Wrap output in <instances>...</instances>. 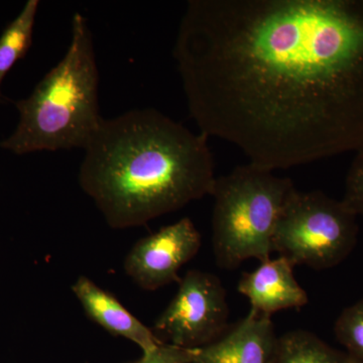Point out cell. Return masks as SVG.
Returning <instances> with one entry per match:
<instances>
[{
	"instance_id": "12",
	"label": "cell",
	"mask_w": 363,
	"mask_h": 363,
	"mask_svg": "<svg viewBox=\"0 0 363 363\" xmlns=\"http://www.w3.org/2000/svg\"><path fill=\"white\" fill-rule=\"evenodd\" d=\"M39 4L38 0H28L18 16L4 28L0 35V88L7 73L18 60L25 58L32 45Z\"/></svg>"
},
{
	"instance_id": "5",
	"label": "cell",
	"mask_w": 363,
	"mask_h": 363,
	"mask_svg": "<svg viewBox=\"0 0 363 363\" xmlns=\"http://www.w3.org/2000/svg\"><path fill=\"white\" fill-rule=\"evenodd\" d=\"M357 216L321 191L291 193L274 231V252L316 271L344 262L357 243Z\"/></svg>"
},
{
	"instance_id": "15",
	"label": "cell",
	"mask_w": 363,
	"mask_h": 363,
	"mask_svg": "<svg viewBox=\"0 0 363 363\" xmlns=\"http://www.w3.org/2000/svg\"><path fill=\"white\" fill-rule=\"evenodd\" d=\"M193 350L172 344H160L155 350L143 353V357L131 363H192Z\"/></svg>"
},
{
	"instance_id": "4",
	"label": "cell",
	"mask_w": 363,
	"mask_h": 363,
	"mask_svg": "<svg viewBox=\"0 0 363 363\" xmlns=\"http://www.w3.org/2000/svg\"><path fill=\"white\" fill-rule=\"evenodd\" d=\"M293 181L272 169L248 162L215 179L211 195L212 247L216 264L238 269L250 259H271L274 231L291 193Z\"/></svg>"
},
{
	"instance_id": "14",
	"label": "cell",
	"mask_w": 363,
	"mask_h": 363,
	"mask_svg": "<svg viewBox=\"0 0 363 363\" xmlns=\"http://www.w3.org/2000/svg\"><path fill=\"white\" fill-rule=\"evenodd\" d=\"M355 152L346 176L342 201L357 217L363 218V145Z\"/></svg>"
},
{
	"instance_id": "1",
	"label": "cell",
	"mask_w": 363,
	"mask_h": 363,
	"mask_svg": "<svg viewBox=\"0 0 363 363\" xmlns=\"http://www.w3.org/2000/svg\"><path fill=\"white\" fill-rule=\"evenodd\" d=\"M173 57L200 133L252 164L363 145V0H190Z\"/></svg>"
},
{
	"instance_id": "6",
	"label": "cell",
	"mask_w": 363,
	"mask_h": 363,
	"mask_svg": "<svg viewBox=\"0 0 363 363\" xmlns=\"http://www.w3.org/2000/svg\"><path fill=\"white\" fill-rule=\"evenodd\" d=\"M226 291L211 272L191 269L152 327L162 343L197 350L220 337L229 327Z\"/></svg>"
},
{
	"instance_id": "8",
	"label": "cell",
	"mask_w": 363,
	"mask_h": 363,
	"mask_svg": "<svg viewBox=\"0 0 363 363\" xmlns=\"http://www.w3.org/2000/svg\"><path fill=\"white\" fill-rule=\"evenodd\" d=\"M278 339L272 317L250 310L213 342L193 350L192 363H272Z\"/></svg>"
},
{
	"instance_id": "9",
	"label": "cell",
	"mask_w": 363,
	"mask_h": 363,
	"mask_svg": "<svg viewBox=\"0 0 363 363\" xmlns=\"http://www.w3.org/2000/svg\"><path fill=\"white\" fill-rule=\"evenodd\" d=\"M294 267L281 255L264 260L255 271L241 276L238 291L247 298L252 311L266 316L281 310L300 309L309 298L294 276Z\"/></svg>"
},
{
	"instance_id": "13",
	"label": "cell",
	"mask_w": 363,
	"mask_h": 363,
	"mask_svg": "<svg viewBox=\"0 0 363 363\" xmlns=\"http://www.w3.org/2000/svg\"><path fill=\"white\" fill-rule=\"evenodd\" d=\"M334 333L345 352L357 363H363V298L340 313Z\"/></svg>"
},
{
	"instance_id": "3",
	"label": "cell",
	"mask_w": 363,
	"mask_h": 363,
	"mask_svg": "<svg viewBox=\"0 0 363 363\" xmlns=\"http://www.w3.org/2000/svg\"><path fill=\"white\" fill-rule=\"evenodd\" d=\"M99 71L89 23L75 13L65 56L16 102L20 121L0 147L16 155L84 150L104 121L100 116Z\"/></svg>"
},
{
	"instance_id": "2",
	"label": "cell",
	"mask_w": 363,
	"mask_h": 363,
	"mask_svg": "<svg viewBox=\"0 0 363 363\" xmlns=\"http://www.w3.org/2000/svg\"><path fill=\"white\" fill-rule=\"evenodd\" d=\"M207 140L154 108L104 118L85 147L79 185L111 228L145 225L211 195Z\"/></svg>"
},
{
	"instance_id": "11",
	"label": "cell",
	"mask_w": 363,
	"mask_h": 363,
	"mask_svg": "<svg viewBox=\"0 0 363 363\" xmlns=\"http://www.w3.org/2000/svg\"><path fill=\"white\" fill-rule=\"evenodd\" d=\"M272 363H357L312 332L296 329L279 336Z\"/></svg>"
},
{
	"instance_id": "10",
	"label": "cell",
	"mask_w": 363,
	"mask_h": 363,
	"mask_svg": "<svg viewBox=\"0 0 363 363\" xmlns=\"http://www.w3.org/2000/svg\"><path fill=\"white\" fill-rule=\"evenodd\" d=\"M85 314L111 335L128 339L149 352L162 344L149 327L133 316L112 294L92 279L80 276L71 286Z\"/></svg>"
},
{
	"instance_id": "7",
	"label": "cell",
	"mask_w": 363,
	"mask_h": 363,
	"mask_svg": "<svg viewBox=\"0 0 363 363\" xmlns=\"http://www.w3.org/2000/svg\"><path fill=\"white\" fill-rule=\"evenodd\" d=\"M201 243L195 224L184 217L138 240L124 259V272L136 286L150 292L179 283V272L194 259Z\"/></svg>"
}]
</instances>
